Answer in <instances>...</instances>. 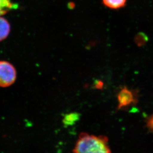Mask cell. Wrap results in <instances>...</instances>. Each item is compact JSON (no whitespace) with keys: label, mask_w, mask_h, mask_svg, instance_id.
Returning a JSON list of instances; mask_svg holds the SVG:
<instances>
[{"label":"cell","mask_w":153,"mask_h":153,"mask_svg":"<svg viewBox=\"0 0 153 153\" xmlns=\"http://www.w3.org/2000/svg\"><path fill=\"white\" fill-rule=\"evenodd\" d=\"M105 136L82 133L74 147L73 153H112Z\"/></svg>","instance_id":"obj_1"},{"label":"cell","mask_w":153,"mask_h":153,"mask_svg":"<svg viewBox=\"0 0 153 153\" xmlns=\"http://www.w3.org/2000/svg\"><path fill=\"white\" fill-rule=\"evenodd\" d=\"M15 67L6 61H0V87L7 88L12 85L16 79Z\"/></svg>","instance_id":"obj_2"},{"label":"cell","mask_w":153,"mask_h":153,"mask_svg":"<svg viewBox=\"0 0 153 153\" xmlns=\"http://www.w3.org/2000/svg\"><path fill=\"white\" fill-rule=\"evenodd\" d=\"M138 91L124 86L118 93L117 99L118 109L127 108L137 103L138 100Z\"/></svg>","instance_id":"obj_3"},{"label":"cell","mask_w":153,"mask_h":153,"mask_svg":"<svg viewBox=\"0 0 153 153\" xmlns=\"http://www.w3.org/2000/svg\"><path fill=\"white\" fill-rule=\"evenodd\" d=\"M10 31V25L7 19L0 16V42L8 37Z\"/></svg>","instance_id":"obj_4"},{"label":"cell","mask_w":153,"mask_h":153,"mask_svg":"<svg viewBox=\"0 0 153 153\" xmlns=\"http://www.w3.org/2000/svg\"><path fill=\"white\" fill-rule=\"evenodd\" d=\"M15 4L12 0H0V16L6 15L14 9Z\"/></svg>","instance_id":"obj_5"},{"label":"cell","mask_w":153,"mask_h":153,"mask_svg":"<svg viewBox=\"0 0 153 153\" xmlns=\"http://www.w3.org/2000/svg\"><path fill=\"white\" fill-rule=\"evenodd\" d=\"M127 0H102L103 4L111 9H119L123 7Z\"/></svg>","instance_id":"obj_6"},{"label":"cell","mask_w":153,"mask_h":153,"mask_svg":"<svg viewBox=\"0 0 153 153\" xmlns=\"http://www.w3.org/2000/svg\"><path fill=\"white\" fill-rule=\"evenodd\" d=\"M79 118V114L76 112L65 115L63 119L64 123L67 125H72Z\"/></svg>","instance_id":"obj_7"},{"label":"cell","mask_w":153,"mask_h":153,"mask_svg":"<svg viewBox=\"0 0 153 153\" xmlns=\"http://www.w3.org/2000/svg\"><path fill=\"white\" fill-rule=\"evenodd\" d=\"M148 40V37L144 33H139L134 37V42L139 47L144 45Z\"/></svg>","instance_id":"obj_8"},{"label":"cell","mask_w":153,"mask_h":153,"mask_svg":"<svg viewBox=\"0 0 153 153\" xmlns=\"http://www.w3.org/2000/svg\"><path fill=\"white\" fill-rule=\"evenodd\" d=\"M146 126L149 131L153 133V114L147 120Z\"/></svg>","instance_id":"obj_9"},{"label":"cell","mask_w":153,"mask_h":153,"mask_svg":"<svg viewBox=\"0 0 153 153\" xmlns=\"http://www.w3.org/2000/svg\"><path fill=\"white\" fill-rule=\"evenodd\" d=\"M103 82L100 80H96L94 82V87L98 90H102L103 88Z\"/></svg>","instance_id":"obj_10"}]
</instances>
